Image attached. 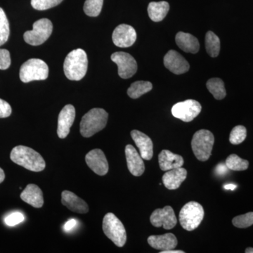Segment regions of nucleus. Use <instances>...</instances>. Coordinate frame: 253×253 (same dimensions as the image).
<instances>
[{
	"mask_svg": "<svg viewBox=\"0 0 253 253\" xmlns=\"http://www.w3.org/2000/svg\"><path fill=\"white\" fill-rule=\"evenodd\" d=\"M206 48L211 57H217L220 51V41L212 31H208L206 36Z\"/></svg>",
	"mask_w": 253,
	"mask_h": 253,
	"instance_id": "27",
	"label": "nucleus"
},
{
	"mask_svg": "<svg viewBox=\"0 0 253 253\" xmlns=\"http://www.w3.org/2000/svg\"><path fill=\"white\" fill-rule=\"evenodd\" d=\"M233 224L237 228H247L253 224V212H251L236 216L232 220Z\"/></svg>",
	"mask_w": 253,
	"mask_h": 253,
	"instance_id": "32",
	"label": "nucleus"
},
{
	"mask_svg": "<svg viewBox=\"0 0 253 253\" xmlns=\"http://www.w3.org/2000/svg\"><path fill=\"white\" fill-rule=\"evenodd\" d=\"M24 216L21 212H13L5 218L4 222L6 225L14 226L24 221Z\"/></svg>",
	"mask_w": 253,
	"mask_h": 253,
	"instance_id": "34",
	"label": "nucleus"
},
{
	"mask_svg": "<svg viewBox=\"0 0 253 253\" xmlns=\"http://www.w3.org/2000/svg\"><path fill=\"white\" fill-rule=\"evenodd\" d=\"M88 167L96 174L104 176L109 172V163L104 153L101 149L91 150L85 156Z\"/></svg>",
	"mask_w": 253,
	"mask_h": 253,
	"instance_id": "13",
	"label": "nucleus"
},
{
	"mask_svg": "<svg viewBox=\"0 0 253 253\" xmlns=\"http://www.w3.org/2000/svg\"><path fill=\"white\" fill-rule=\"evenodd\" d=\"M10 158L16 164L32 172H41L46 167L45 161L41 155L27 146L14 147L11 151Z\"/></svg>",
	"mask_w": 253,
	"mask_h": 253,
	"instance_id": "1",
	"label": "nucleus"
},
{
	"mask_svg": "<svg viewBox=\"0 0 253 253\" xmlns=\"http://www.w3.org/2000/svg\"><path fill=\"white\" fill-rule=\"evenodd\" d=\"M19 76L20 79L24 83L44 81L49 76V67L42 60L29 59L21 66Z\"/></svg>",
	"mask_w": 253,
	"mask_h": 253,
	"instance_id": "7",
	"label": "nucleus"
},
{
	"mask_svg": "<svg viewBox=\"0 0 253 253\" xmlns=\"http://www.w3.org/2000/svg\"><path fill=\"white\" fill-rule=\"evenodd\" d=\"M112 39L115 45L122 48L129 47L135 42L136 33L132 26L121 24L113 31Z\"/></svg>",
	"mask_w": 253,
	"mask_h": 253,
	"instance_id": "12",
	"label": "nucleus"
},
{
	"mask_svg": "<svg viewBox=\"0 0 253 253\" xmlns=\"http://www.w3.org/2000/svg\"><path fill=\"white\" fill-rule=\"evenodd\" d=\"M175 41L178 46L185 52L196 54L199 51V41L197 38L189 33L179 32L176 34Z\"/></svg>",
	"mask_w": 253,
	"mask_h": 253,
	"instance_id": "23",
	"label": "nucleus"
},
{
	"mask_svg": "<svg viewBox=\"0 0 253 253\" xmlns=\"http://www.w3.org/2000/svg\"><path fill=\"white\" fill-rule=\"evenodd\" d=\"M61 203L73 212L85 214L89 211V206L84 201L69 191H63L61 194Z\"/></svg>",
	"mask_w": 253,
	"mask_h": 253,
	"instance_id": "18",
	"label": "nucleus"
},
{
	"mask_svg": "<svg viewBox=\"0 0 253 253\" xmlns=\"http://www.w3.org/2000/svg\"><path fill=\"white\" fill-rule=\"evenodd\" d=\"M228 169L229 168H227V166H226V164H223V163H220V164L218 165L217 168H216V172L217 173V174L219 175H224L225 174L226 172H228Z\"/></svg>",
	"mask_w": 253,
	"mask_h": 253,
	"instance_id": "38",
	"label": "nucleus"
},
{
	"mask_svg": "<svg viewBox=\"0 0 253 253\" xmlns=\"http://www.w3.org/2000/svg\"><path fill=\"white\" fill-rule=\"evenodd\" d=\"M62 1L63 0H31V5L35 9L43 11L54 7Z\"/></svg>",
	"mask_w": 253,
	"mask_h": 253,
	"instance_id": "33",
	"label": "nucleus"
},
{
	"mask_svg": "<svg viewBox=\"0 0 253 253\" xmlns=\"http://www.w3.org/2000/svg\"><path fill=\"white\" fill-rule=\"evenodd\" d=\"M160 253H184V251H179V250H168V251H161Z\"/></svg>",
	"mask_w": 253,
	"mask_h": 253,
	"instance_id": "39",
	"label": "nucleus"
},
{
	"mask_svg": "<svg viewBox=\"0 0 253 253\" xmlns=\"http://www.w3.org/2000/svg\"><path fill=\"white\" fill-rule=\"evenodd\" d=\"M111 60L118 67V75L123 79H128L137 71V63L131 55L123 51H118L111 55Z\"/></svg>",
	"mask_w": 253,
	"mask_h": 253,
	"instance_id": "10",
	"label": "nucleus"
},
{
	"mask_svg": "<svg viewBox=\"0 0 253 253\" xmlns=\"http://www.w3.org/2000/svg\"><path fill=\"white\" fill-rule=\"evenodd\" d=\"M103 4L104 0H86L83 9L87 16L96 17L101 13Z\"/></svg>",
	"mask_w": 253,
	"mask_h": 253,
	"instance_id": "29",
	"label": "nucleus"
},
{
	"mask_svg": "<svg viewBox=\"0 0 253 253\" xmlns=\"http://www.w3.org/2000/svg\"><path fill=\"white\" fill-rule=\"evenodd\" d=\"M158 163L163 171L182 167L184 158L180 155L173 154L169 150H163L158 156Z\"/></svg>",
	"mask_w": 253,
	"mask_h": 253,
	"instance_id": "19",
	"label": "nucleus"
},
{
	"mask_svg": "<svg viewBox=\"0 0 253 253\" xmlns=\"http://www.w3.org/2000/svg\"><path fill=\"white\" fill-rule=\"evenodd\" d=\"M148 243L155 249L168 251L175 249L177 245V239L172 233H168L164 235L149 236Z\"/></svg>",
	"mask_w": 253,
	"mask_h": 253,
	"instance_id": "22",
	"label": "nucleus"
},
{
	"mask_svg": "<svg viewBox=\"0 0 253 253\" xmlns=\"http://www.w3.org/2000/svg\"><path fill=\"white\" fill-rule=\"evenodd\" d=\"M131 136L140 151L141 158L150 161L154 156V145L151 138L136 129L131 131Z\"/></svg>",
	"mask_w": 253,
	"mask_h": 253,
	"instance_id": "17",
	"label": "nucleus"
},
{
	"mask_svg": "<svg viewBox=\"0 0 253 253\" xmlns=\"http://www.w3.org/2000/svg\"><path fill=\"white\" fill-rule=\"evenodd\" d=\"M12 110L9 103L4 100L0 99V118L9 117L11 116Z\"/></svg>",
	"mask_w": 253,
	"mask_h": 253,
	"instance_id": "36",
	"label": "nucleus"
},
{
	"mask_svg": "<svg viewBox=\"0 0 253 253\" xmlns=\"http://www.w3.org/2000/svg\"><path fill=\"white\" fill-rule=\"evenodd\" d=\"M236 187H237V185L234 184H226V185H224V189L226 190H231V191L236 189Z\"/></svg>",
	"mask_w": 253,
	"mask_h": 253,
	"instance_id": "40",
	"label": "nucleus"
},
{
	"mask_svg": "<svg viewBox=\"0 0 253 253\" xmlns=\"http://www.w3.org/2000/svg\"><path fill=\"white\" fill-rule=\"evenodd\" d=\"M76 118V109L71 104L63 107L58 118L57 134L60 139H65L69 134Z\"/></svg>",
	"mask_w": 253,
	"mask_h": 253,
	"instance_id": "14",
	"label": "nucleus"
},
{
	"mask_svg": "<svg viewBox=\"0 0 253 253\" xmlns=\"http://www.w3.org/2000/svg\"><path fill=\"white\" fill-rule=\"evenodd\" d=\"M214 143V135L211 131L201 129L196 131L191 140V147L196 158L201 161H208L212 154Z\"/></svg>",
	"mask_w": 253,
	"mask_h": 253,
	"instance_id": "5",
	"label": "nucleus"
},
{
	"mask_svg": "<svg viewBox=\"0 0 253 253\" xmlns=\"http://www.w3.org/2000/svg\"><path fill=\"white\" fill-rule=\"evenodd\" d=\"M5 179V174L4 170L0 168V184L4 181Z\"/></svg>",
	"mask_w": 253,
	"mask_h": 253,
	"instance_id": "41",
	"label": "nucleus"
},
{
	"mask_svg": "<svg viewBox=\"0 0 253 253\" xmlns=\"http://www.w3.org/2000/svg\"><path fill=\"white\" fill-rule=\"evenodd\" d=\"M103 231L105 235L118 247H123L126 241V233L121 221L113 213L106 214L103 219Z\"/></svg>",
	"mask_w": 253,
	"mask_h": 253,
	"instance_id": "6",
	"label": "nucleus"
},
{
	"mask_svg": "<svg viewBox=\"0 0 253 253\" xmlns=\"http://www.w3.org/2000/svg\"><path fill=\"white\" fill-rule=\"evenodd\" d=\"M126 156L128 169L131 174L135 176L142 175L145 170L144 163L141 155L138 154L132 145H126Z\"/></svg>",
	"mask_w": 253,
	"mask_h": 253,
	"instance_id": "16",
	"label": "nucleus"
},
{
	"mask_svg": "<svg viewBox=\"0 0 253 253\" xmlns=\"http://www.w3.org/2000/svg\"><path fill=\"white\" fill-rule=\"evenodd\" d=\"M153 89L152 83L149 81H136L127 89V94L131 99H138Z\"/></svg>",
	"mask_w": 253,
	"mask_h": 253,
	"instance_id": "25",
	"label": "nucleus"
},
{
	"mask_svg": "<svg viewBox=\"0 0 253 253\" xmlns=\"http://www.w3.org/2000/svg\"><path fill=\"white\" fill-rule=\"evenodd\" d=\"M208 90L217 100L225 98L226 92L224 82L219 78H211L206 84Z\"/></svg>",
	"mask_w": 253,
	"mask_h": 253,
	"instance_id": "26",
	"label": "nucleus"
},
{
	"mask_svg": "<svg viewBox=\"0 0 253 253\" xmlns=\"http://www.w3.org/2000/svg\"><path fill=\"white\" fill-rule=\"evenodd\" d=\"M186 176L187 171L184 168L181 167L170 169L163 174V184L169 190L177 189L181 183L185 180Z\"/></svg>",
	"mask_w": 253,
	"mask_h": 253,
	"instance_id": "20",
	"label": "nucleus"
},
{
	"mask_svg": "<svg viewBox=\"0 0 253 253\" xmlns=\"http://www.w3.org/2000/svg\"><path fill=\"white\" fill-rule=\"evenodd\" d=\"M10 34L9 23L4 10L0 7V46L7 42Z\"/></svg>",
	"mask_w": 253,
	"mask_h": 253,
	"instance_id": "30",
	"label": "nucleus"
},
{
	"mask_svg": "<svg viewBox=\"0 0 253 253\" xmlns=\"http://www.w3.org/2000/svg\"><path fill=\"white\" fill-rule=\"evenodd\" d=\"M247 136V130L244 126H238L233 128L229 136L231 144L238 145L244 142Z\"/></svg>",
	"mask_w": 253,
	"mask_h": 253,
	"instance_id": "31",
	"label": "nucleus"
},
{
	"mask_svg": "<svg viewBox=\"0 0 253 253\" xmlns=\"http://www.w3.org/2000/svg\"><path fill=\"white\" fill-rule=\"evenodd\" d=\"M21 199L24 202L36 208H41L44 204L42 191L36 184H28L21 193Z\"/></svg>",
	"mask_w": 253,
	"mask_h": 253,
	"instance_id": "21",
	"label": "nucleus"
},
{
	"mask_svg": "<svg viewBox=\"0 0 253 253\" xmlns=\"http://www.w3.org/2000/svg\"><path fill=\"white\" fill-rule=\"evenodd\" d=\"M108 118L109 114L104 109L99 108L91 109L82 118L80 125L82 136L91 137L102 130L107 124Z\"/></svg>",
	"mask_w": 253,
	"mask_h": 253,
	"instance_id": "3",
	"label": "nucleus"
},
{
	"mask_svg": "<svg viewBox=\"0 0 253 253\" xmlns=\"http://www.w3.org/2000/svg\"><path fill=\"white\" fill-rule=\"evenodd\" d=\"M204 217V210L199 203L191 201L184 205L179 212L181 226L186 231H194L199 227Z\"/></svg>",
	"mask_w": 253,
	"mask_h": 253,
	"instance_id": "4",
	"label": "nucleus"
},
{
	"mask_svg": "<svg viewBox=\"0 0 253 253\" xmlns=\"http://www.w3.org/2000/svg\"><path fill=\"white\" fill-rule=\"evenodd\" d=\"M202 107L199 101L188 99L174 104L172 109V113L174 117L184 122L189 123L199 116Z\"/></svg>",
	"mask_w": 253,
	"mask_h": 253,
	"instance_id": "9",
	"label": "nucleus"
},
{
	"mask_svg": "<svg viewBox=\"0 0 253 253\" xmlns=\"http://www.w3.org/2000/svg\"><path fill=\"white\" fill-rule=\"evenodd\" d=\"M225 164L229 169L233 171L246 170L249 166V161L242 159L236 154H231L226 158Z\"/></svg>",
	"mask_w": 253,
	"mask_h": 253,
	"instance_id": "28",
	"label": "nucleus"
},
{
	"mask_svg": "<svg viewBox=\"0 0 253 253\" xmlns=\"http://www.w3.org/2000/svg\"><path fill=\"white\" fill-rule=\"evenodd\" d=\"M11 56L7 49H0V70H6L11 66Z\"/></svg>",
	"mask_w": 253,
	"mask_h": 253,
	"instance_id": "35",
	"label": "nucleus"
},
{
	"mask_svg": "<svg viewBox=\"0 0 253 253\" xmlns=\"http://www.w3.org/2000/svg\"><path fill=\"white\" fill-rule=\"evenodd\" d=\"M151 224L156 227L163 226L165 229H172L176 226L177 219L172 208L168 206L162 209H156L150 217Z\"/></svg>",
	"mask_w": 253,
	"mask_h": 253,
	"instance_id": "11",
	"label": "nucleus"
},
{
	"mask_svg": "<svg viewBox=\"0 0 253 253\" xmlns=\"http://www.w3.org/2000/svg\"><path fill=\"white\" fill-rule=\"evenodd\" d=\"M87 68V55L82 49L71 51L66 56L63 63L65 76L70 81H81L85 76Z\"/></svg>",
	"mask_w": 253,
	"mask_h": 253,
	"instance_id": "2",
	"label": "nucleus"
},
{
	"mask_svg": "<svg viewBox=\"0 0 253 253\" xmlns=\"http://www.w3.org/2000/svg\"><path fill=\"white\" fill-rule=\"evenodd\" d=\"M245 252H246V253H253V248H248V249H246Z\"/></svg>",
	"mask_w": 253,
	"mask_h": 253,
	"instance_id": "42",
	"label": "nucleus"
},
{
	"mask_svg": "<svg viewBox=\"0 0 253 253\" xmlns=\"http://www.w3.org/2000/svg\"><path fill=\"white\" fill-rule=\"evenodd\" d=\"M53 31V24L47 18H42L33 23L32 31H26L23 39L28 44L38 46L49 39Z\"/></svg>",
	"mask_w": 253,
	"mask_h": 253,
	"instance_id": "8",
	"label": "nucleus"
},
{
	"mask_svg": "<svg viewBox=\"0 0 253 253\" xmlns=\"http://www.w3.org/2000/svg\"><path fill=\"white\" fill-rule=\"evenodd\" d=\"M77 225V221L74 219H70L65 224L64 229L66 231H72L75 227Z\"/></svg>",
	"mask_w": 253,
	"mask_h": 253,
	"instance_id": "37",
	"label": "nucleus"
},
{
	"mask_svg": "<svg viewBox=\"0 0 253 253\" xmlns=\"http://www.w3.org/2000/svg\"><path fill=\"white\" fill-rule=\"evenodd\" d=\"M164 65L171 72L181 75L189 71V63L182 55L174 50H169L164 57Z\"/></svg>",
	"mask_w": 253,
	"mask_h": 253,
	"instance_id": "15",
	"label": "nucleus"
},
{
	"mask_svg": "<svg viewBox=\"0 0 253 253\" xmlns=\"http://www.w3.org/2000/svg\"><path fill=\"white\" fill-rule=\"evenodd\" d=\"M169 10V3L166 1L150 3L148 6V13L150 18L154 22L163 21L167 16Z\"/></svg>",
	"mask_w": 253,
	"mask_h": 253,
	"instance_id": "24",
	"label": "nucleus"
}]
</instances>
